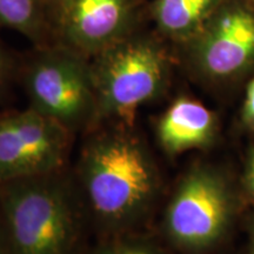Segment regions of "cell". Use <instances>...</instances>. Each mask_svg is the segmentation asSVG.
Wrapping results in <instances>:
<instances>
[{
  "label": "cell",
  "instance_id": "cell-14",
  "mask_svg": "<svg viewBox=\"0 0 254 254\" xmlns=\"http://www.w3.org/2000/svg\"><path fill=\"white\" fill-rule=\"evenodd\" d=\"M241 119L246 128L254 132V78L250 81L246 88L245 100L241 111Z\"/></svg>",
  "mask_w": 254,
  "mask_h": 254
},
{
  "label": "cell",
  "instance_id": "cell-10",
  "mask_svg": "<svg viewBox=\"0 0 254 254\" xmlns=\"http://www.w3.org/2000/svg\"><path fill=\"white\" fill-rule=\"evenodd\" d=\"M224 0H153L151 14L159 33L185 44L201 31Z\"/></svg>",
  "mask_w": 254,
  "mask_h": 254
},
{
  "label": "cell",
  "instance_id": "cell-16",
  "mask_svg": "<svg viewBox=\"0 0 254 254\" xmlns=\"http://www.w3.org/2000/svg\"><path fill=\"white\" fill-rule=\"evenodd\" d=\"M0 254H11L7 233H6L4 222L0 217Z\"/></svg>",
  "mask_w": 254,
  "mask_h": 254
},
{
  "label": "cell",
  "instance_id": "cell-7",
  "mask_svg": "<svg viewBox=\"0 0 254 254\" xmlns=\"http://www.w3.org/2000/svg\"><path fill=\"white\" fill-rule=\"evenodd\" d=\"M72 133L36 110L0 113V184L62 172Z\"/></svg>",
  "mask_w": 254,
  "mask_h": 254
},
{
  "label": "cell",
  "instance_id": "cell-6",
  "mask_svg": "<svg viewBox=\"0 0 254 254\" xmlns=\"http://www.w3.org/2000/svg\"><path fill=\"white\" fill-rule=\"evenodd\" d=\"M145 0H46L50 44L93 58L138 31Z\"/></svg>",
  "mask_w": 254,
  "mask_h": 254
},
{
  "label": "cell",
  "instance_id": "cell-4",
  "mask_svg": "<svg viewBox=\"0 0 254 254\" xmlns=\"http://www.w3.org/2000/svg\"><path fill=\"white\" fill-rule=\"evenodd\" d=\"M30 107L74 133L97 126L91 59L56 44L38 47L24 69Z\"/></svg>",
  "mask_w": 254,
  "mask_h": 254
},
{
  "label": "cell",
  "instance_id": "cell-12",
  "mask_svg": "<svg viewBox=\"0 0 254 254\" xmlns=\"http://www.w3.org/2000/svg\"><path fill=\"white\" fill-rule=\"evenodd\" d=\"M95 254H161L153 247L139 241H123L101 249Z\"/></svg>",
  "mask_w": 254,
  "mask_h": 254
},
{
  "label": "cell",
  "instance_id": "cell-2",
  "mask_svg": "<svg viewBox=\"0 0 254 254\" xmlns=\"http://www.w3.org/2000/svg\"><path fill=\"white\" fill-rule=\"evenodd\" d=\"M62 172L0 184V209L11 254L72 252L80 233L81 211Z\"/></svg>",
  "mask_w": 254,
  "mask_h": 254
},
{
  "label": "cell",
  "instance_id": "cell-18",
  "mask_svg": "<svg viewBox=\"0 0 254 254\" xmlns=\"http://www.w3.org/2000/svg\"><path fill=\"white\" fill-rule=\"evenodd\" d=\"M253 1H254V0H253Z\"/></svg>",
  "mask_w": 254,
  "mask_h": 254
},
{
  "label": "cell",
  "instance_id": "cell-1",
  "mask_svg": "<svg viewBox=\"0 0 254 254\" xmlns=\"http://www.w3.org/2000/svg\"><path fill=\"white\" fill-rule=\"evenodd\" d=\"M132 126L112 124L92 133L78 165L80 186L95 221L110 232L141 220L158 190V172Z\"/></svg>",
  "mask_w": 254,
  "mask_h": 254
},
{
  "label": "cell",
  "instance_id": "cell-9",
  "mask_svg": "<svg viewBox=\"0 0 254 254\" xmlns=\"http://www.w3.org/2000/svg\"><path fill=\"white\" fill-rule=\"evenodd\" d=\"M217 134L218 119L214 112L185 95L177 98L157 124L159 144L170 155L208 147Z\"/></svg>",
  "mask_w": 254,
  "mask_h": 254
},
{
  "label": "cell",
  "instance_id": "cell-11",
  "mask_svg": "<svg viewBox=\"0 0 254 254\" xmlns=\"http://www.w3.org/2000/svg\"><path fill=\"white\" fill-rule=\"evenodd\" d=\"M0 26L24 34L37 47L50 45L46 0H0Z\"/></svg>",
  "mask_w": 254,
  "mask_h": 254
},
{
  "label": "cell",
  "instance_id": "cell-3",
  "mask_svg": "<svg viewBox=\"0 0 254 254\" xmlns=\"http://www.w3.org/2000/svg\"><path fill=\"white\" fill-rule=\"evenodd\" d=\"M97 125L132 126L136 111L167 87L170 57L155 38L134 32L91 58Z\"/></svg>",
  "mask_w": 254,
  "mask_h": 254
},
{
  "label": "cell",
  "instance_id": "cell-8",
  "mask_svg": "<svg viewBox=\"0 0 254 254\" xmlns=\"http://www.w3.org/2000/svg\"><path fill=\"white\" fill-rule=\"evenodd\" d=\"M185 46L190 66L201 78L219 82L240 77L254 66V7L222 1Z\"/></svg>",
  "mask_w": 254,
  "mask_h": 254
},
{
  "label": "cell",
  "instance_id": "cell-5",
  "mask_svg": "<svg viewBox=\"0 0 254 254\" xmlns=\"http://www.w3.org/2000/svg\"><path fill=\"white\" fill-rule=\"evenodd\" d=\"M234 213V196L224 174L196 165L180 180L165 214V231L180 249L199 252L221 240Z\"/></svg>",
  "mask_w": 254,
  "mask_h": 254
},
{
  "label": "cell",
  "instance_id": "cell-15",
  "mask_svg": "<svg viewBox=\"0 0 254 254\" xmlns=\"http://www.w3.org/2000/svg\"><path fill=\"white\" fill-rule=\"evenodd\" d=\"M244 182H245V186L250 194L254 198V147L250 151L249 158H247Z\"/></svg>",
  "mask_w": 254,
  "mask_h": 254
},
{
  "label": "cell",
  "instance_id": "cell-13",
  "mask_svg": "<svg viewBox=\"0 0 254 254\" xmlns=\"http://www.w3.org/2000/svg\"><path fill=\"white\" fill-rule=\"evenodd\" d=\"M15 72V64L11 55L0 44V98L7 90Z\"/></svg>",
  "mask_w": 254,
  "mask_h": 254
},
{
  "label": "cell",
  "instance_id": "cell-17",
  "mask_svg": "<svg viewBox=\"0 0 254 254\" xmlns=\"http://www.w3.org/2000/svg\"><path fill=\"white\" fill-rule=\"evenodd\" d=\"M249 254H254V220L250 227V252Z\"/></svg>",
  "mask_w": 254,
  "mask_h": 254
}]
</instances>
